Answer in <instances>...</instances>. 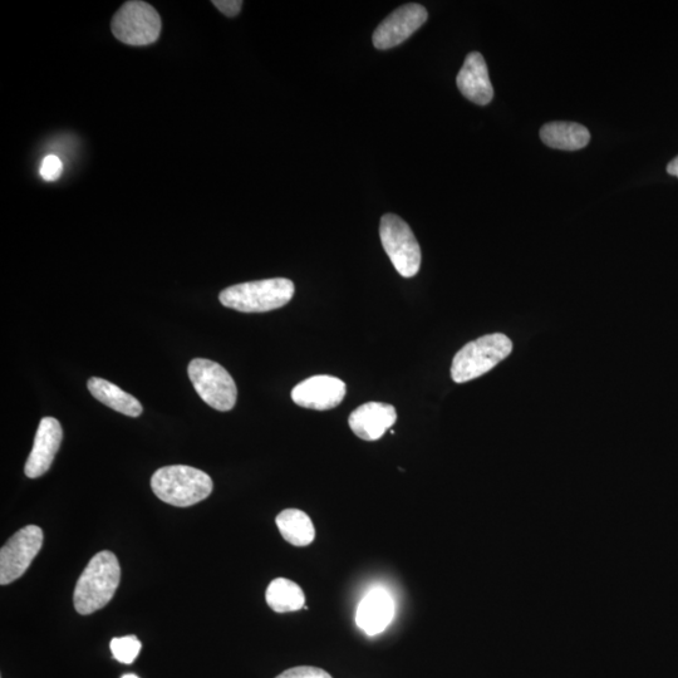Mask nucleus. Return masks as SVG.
Masks as SVG:
<instances>
[{
	"mask_svg": "<svg viewBox=\"0 0 678 678\" xmlns=\"http://www.w3.org/2000/svg\"><path fill=\"white\" fill-rule=\"evenodd\" d=\"M121 567L112 552L102 550L90 560L75 588L73 604L82 616L100 611L110 603L119 588Z\"/></svg>",
	"mask_w": 678,
	"mask_h": 678,
	"instance_id": "obj_1",
	"label": "nucleus"
},
{
	"mask_svg": "<svg viewBox=\"0 0 678 678\" xmlns=\"http://www.w3.org/2000/svg\"><path fill=\"white\" fill-rule=\"evenodd\" d=\"M213 480L204 471L186 465L165 466L152 475L151 488L166 504L186 508L208 498Z\"/></svg>",
	"mask_w": 678,
	"mask_h": 678,
	"instance_id": "obj_2",
	"label": "nucleus"
},
{
	"mask_svg": "<svg viewBox=\"0 0 678 678\" xmlns=\"http://www.w3.org/2000/svg\"><path fill=\"white\" fill-rule=\"evenodd\" d=\"M294 283L287 278H272L237 284L220 293L224 307L243 313H264L282 308L292 301Z\"/></svg>",
	"mask_w": 678,
	"mask_h": 678,
	"instance_id": "obj_3",
	"label": "nucleus"
},
{
	"mask_svg": "<svg viewBox=\"0 0 678 678\" xmlns=\"http://www.w3.org/2000/svg\"><path fill=\"white\" fill-rule=\"evenodd\" d=\"M512 352L513 342L505 334L480 337L456 353L451 365L452 380L465 383L484 376Z\"/></svg>",
	"mask_w": 678,
	"mask_h": 678,
	"instance_id": "obj_4",
	"label": "nucleus"
},
{
	"mask_svg": "<svg viewBox=\"0 0 678 678\" xmlns=\"http://www.w3.org/2000/svg\"><path fill=\"white\" fill-rule=\"evenodd\" d=\"M382 247L393 267L404 278L420 272L421 248L409 224L395 214L382 216L380 224Z\"/></svg>",
	"mask_w": 678,
	"mask_h": 678,
	"instance_id": "obj_5",
	"label": "nucleus"
},
{
	"mask_svg": "<svg viewBox=\"0 0 678 678\" xmlns=\"http://www.w3.org/2000/svg\"><path fill=\"white\" fill-rule=\"evenodd\" d=\"M188 372L195 391L206 404L223 412L234 409L238 388L223 366L205 358H195L190 362Z\"/></svg>",
	"mask_w": 678,
	"mask_h": 678,
	"instance_id": "obj_6",
	"label": "nucleus"
},
{
	"mask_svg": "<svg viewBox=\"0 0 678 678\" xmlns=\"http://www.w3.org/2000/svg\"><path fill=\"white\" fill-rule=\"evenodd\" d=\"M112 33L129 46H149L161 33V18L156 9L145 2H127L112 19Z\"/></svg>",
	"mask_w": 678,
	"mask_h": 678,
	"instance_id": "obj_7",
	"label": "nucleus"
},
{
	"mask_svg": "<svg viewBox=\"0 0 678 678\" xmlns=\"http://www.w3.org/2000/svg\"><path fill=\"white\" fill-rule=\"evenodd\" d=\"M43 530L27 525L19 530L0 550V584L16 582L28 571L43 545Z\"/></svg>",
	"mask_w": 678,
	"mask_h": 678,
	"instance_id": "obj_8",
	"label": "nucleus"
},
{
	"mask_svg": "<svg viewBox=\"0 0 678 678\" xmlns=\"http://www.w3.org/2000/svg\"><path fill=\"white\" fill-rule=\"evenodd\" d=\"M429 14L420 4H406L392 12L373 33V46L390 49L400 46L424 26Z\"/></svg>",
	"mask_w": 678,
	"mask_h": 678,
	"instance_id": "obj_9",
	"label": "nucleus"
},
{
	"mask_svg": "<svg viewBox=\"0 0 678 678\" xmlns=\"http://www.w3.org/2000/svg\"><path fill=\"white\" fill-rule=\"evenodd\" d=\"M346 392V383L339 378L319 375L309 377L294 387L292 400L304 409L327 411L341 404Z\"/></svg>",
	"mask_w": 678,
	"mask_h": 678,
	"instance_id": "obj_10",
	"label": "nucleus"
},
{
	"mask_svg": "<svg viewBox=\"0 0 678 678\" xmlns=\"http://www.w3.org/2000/svg\"><path fill=\"white\" fill-rule=\"evenodd\" d=\"M62 439L63 430L60 421L54 417H44L39 422L33 449L24 466V473L29 479H37L47 473L60 450Z\"/></svg>",
	"mask_w": 678,
	"mask_h": 678,
	"instance_id": "obj_11",
	"label": "nucleus"
},
{
	"mask_svg": "<svg viewBox=\"0 0 678 678\" xmlns=\"http://www.w3.org/2000/svg\"><path fill=\"white\" fill-rule=\"evenodd\" d=\"M396 421L395 407L382 402H368L352 412L348 424L360 439L377 441L396 424Z\"/></svg>",
	"mask_w": 678,
	"mask_h": 678,
	"instance_id": "obj_12",
	"label": "nucleus"
},
{
	"mask_svg": "<svg viewBox=\"0 0 678 678\" xmlns=\"http://www.w3.org/2000/svg\"><path fill=\"white\" fill-rule=\"evenodd\" d=\"M395 614V604L390 593L382 588L368 592L358 604L356 623L368 636H376L386 630Z\"/></svg>",
	"mask_w": 678,
	"mask_h": 678,
	"instance_id": "obj_13",
	"label": "nucleus"
},
{
	"mask_svg": "<svg viewBox=\"0 0 678 678\" xmlns=\"http://www.w3.org/2000/svg\"><path fill=\"white\" fill-rule=\"evenodd\" d=\"M456 83L460 92L476 105L486 106L493 100L494 88L491 85L488 66L479 52L468 54Z\"/></svg>",
	"mask_w": 678,
	"mask_h": 678,
	"instance_id": "obj_14",
	"label": "nucleus"
},
{
	"mask_svg": "<svg viewBox=\"0 0 678 678\" xmlns=\"http://www.w3.org/2000/svg\"><path fill=\"white\" fill-rule=\"evenodd\" d=\"M540 139L552 149L577 151L589 144L591 134L576 122H550L540 130Z\"/></svg>",
	"mask_w": 678,
	"mask_h": 678,
	"instance_id": "obj_15",
	"label": "nucleus"
},
{
	"mask_svg": "<svg viewBox=\"0 0 678 678\" xmlns=\"http://www.w3.org/2000/svg\"><path fill=\"white\" fill-rule=\"evenodd\" d=\"M88 390L96 400L110 409L130 417H139L142 414V405L136 397L121 390L119 386L103 380L100 377H92L87 383Z\"/></svg>",
	"mask_w": 678,
	"mask_h": 678,
	"instance_id": "obj_16",
	"label": "nucleus"
},
{
	"mask_svg": "<svg viewBox=\"0 0 678 678\" xmlns=\"http://www.w3.org/2000/svg\"><path fill=\"white\" fill-rule=\"evenodd\" d=\"M275 522L282 537L294 547H307L316 538L312 520L302 510H283Z\"/></svg>",
	"mask_w": 678,
	"mask_h": 678,
	"instance_id": "obj_17",
	"label": "nucleus"
},
{
	"mask_svg": "<svg viewBox=\"0 0 678 678\" xmlns=\"http://www.w3.org/2000/svg\"><path fill=\"white\" fill-rule=\"evenodd\" d=\"M265 599L268 606L277 613L299 611L306 602L302 588L286 578L274 579L265 592Z\"/></svg>",
	"mask_w": 678,
	"mask_h": 678,
	"instance_id": "obj_18",
	"label": "nucleus"
},
{
	"mask_svg": "<svg viewBox=\"0 0 678 678\" xmlns=\"http://www.w3.org/2000/svg\"><path fill=\"white\" fill-rule=\"evenodd\" d=\"M110 647L115 660L131 665L139 657L142 645L136 636H126L113 638Z\"/></svg>",
	"mask_w": 678,
	"mask_h": 678,
	"instance_id": "obj_19",
	"label": "nucleus"
},
{
	"mask_svg": "<svg viewBox=\"0 0 678 678\" xmlns=\"http://www.w3.org/2000/svg\"><path fill=\"white\" fill-rule=\"evenodd\" d=\"M63 173V164L56 155H48L44 157L41 169H39V174H41L42 179L52 183L61 178Z\"/></svg>",
	"mask_w": 678,
	"mask_h": 678,
	"instance_id": "obj_20",
	"label": "nucleus"
},
{
	"mask_svg": "<svg viewBox=\"0 0 678 678\" xmlns=\"http://www.w3.org/2000/svg\"><path fill=\"white\" fill-rule=\"evenodd\" d=\"M275 678H333L329 675L328 672L322 670V668L311 667V666H301L294 667L291 670L284 671L280 673L278 677Z\"/></svg>",
	"mask_w": 678,
	"mask_h": 678,
	"instance_id": "obj_21",
	"label": "nucleus"
},
{
	"mask_svg": "<svg viewBox=\"0 0 678 678\" xmlns=\"http://www.w3.org/2000/svg\"><path fill=\"white\" fill-rule=\"evenodd\" d=\"M213 4L226 17L238 16L243 6V2H240V0H218V2H213Z\"/></svg>",
	"mask_w": 678,
	"mask_h": 678,
	"instance_id": "obj_22",
	"label": "nucleus"
},
{
	"mask_svg": "<svg viewBox=\"0 0 678 678\" xmlns=\"http://www.w3.org/2000/svg\"><path fill=\"white\" fill-rule=\"evenodd\" d=\"M667 173L678 178V156L668 164Z\"/></svg>",
	"mask_w": 678,
	"mask_h": 678,
	"instance_id": "obj_23",
	"label": "nucleus"
},
{
	"mask_svg": "<svg viewBox=\"0 0 678 678\" xmlns=\"http://www.w3.org/2000/svg\"><path fill=\"white\" fill-rule=\"evenodd\" d=\"M121 678H140V677L134 675V673H127V675L122 676Z\"/></svg>",
	"mask_w": 678,
	"mask_h": 678,
	"instance_id": "obj_24",
	"label": "nucleus"
}]
</instances>
